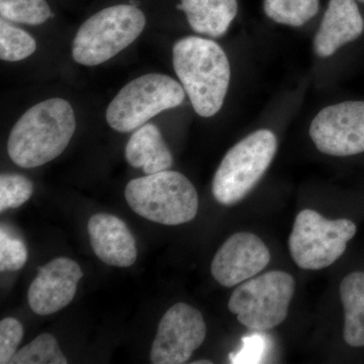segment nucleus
Segmentation results:
<instances>
[{
    "mask_svg": "<svg viewBox=\"0 0 364 364\" xmlns=\"http://www.w3.org/2000/svg\"><path fill=\"white\" fill-rule=\"evenodd\" d=\"M240 349L236 352H232L229 355L230 363L234 364L261 363L264 360L269 339L267 335L261 332L246 335L241 340Z\"/></svg>",
    "mask_w": 364,
    "mask_h": 364,
    "instance_id": "24",
    "label": "nucleus"
},
{
    "mask_svg": "<svg viewBox=\"0 0 364 364\" xmlns=\"http://www.w3.org/2000/svg\"><path fill=\"white\" fill-rule=\"evenodd\" d=\"M33 182L20 174H1L0 176V210L21 207L33 195Z\"/></svg>",
    "mask_w": 364,
    "mask_h": 364,
    "instance_id": "22",
    "label": "nucleus"
},
{
    "mask_svg": "<svg viewBox=\"0 0 364 364\" xmlns=\"http://www.w3.org/2000/svg\"><path fill=\"white\" fill-rule=\"evenodd\" d=\"M176 7L193 32L212 38L224 36L238 13L237 0H181Z\"/></svg>",
    "mask_w": 364,
    "mask_h": 364,
    "instance_id": "16",
    "label": "nucleus"
},
{
    "mask_svg": "<svg viewBox=\"0 0 364 364\" xmlns=\"http://www.w3.org/2000/svg\"><path fill=\"white\" fill-rule=\"evenodd\" d=\"M124 156L131 166L143 168L146 174L168 170L173 163L161 132L153 124L136 129L127 144Z\"/></svg>",
    "mask_w": 364,
    "mask_h": 364,
    "instance_id": "15",
    "label": "nucleus"
},
{
    "mask_svg": "<svg viewBox=\"0 0 364 364\" xmlns=\"http://www.w3.org/2000/svg\"><path fill=\"white\" fill-rule=\"evenodd\" d=\"M68 363L51 334H41L16 352L11 364H66Z\"/></svg>",
    "mask_w": 364,
    "mask_h": 364,
    "instance_id": "21",
    "label": "nucleus"
},
{
    "mask_svg": "<svg viewBox=\"0 0 364 364\" xmlns=\"http://www.w3.org/2000/svg\"><path fill=\"white\" fill-rule=\"evenodd\" d=\"M195 364H203V363H205V364H212V361H208V360H203V361H196V363H193Z\"/></svg>",
    "mask_w": 364,
    "mask_h": 364,
    "instance_id": "26",
    "label": "nucleus"
},
{
    "mask_svg": "<svg viewBox=\"0 0 364 364\" xmlns=\"http://www.w3.org/2000/svg\"><path fill=\"white\" fill-rule=\"evenodd\" d=\"M269 261V250L259 237L240 232L230 237L215 253L212 274L221 286L232 287L252 279Z\"/></svg>",
    "mask_w": 364,
    "mask_h": 364,
    "instance_id": "11",
    "label": "nucleus"
},
{
    "mask_svg": "<svg viewBox=\"0 0 364 364\" xmlns=\"http://www.w3.org/2000/svg\"><path fill=\"white\" fill-rule=\"evenodd\" d=\"M28 250L26 244L9 228L2 225L0 230V270L16 272L26 264Z\"/></svg>",
    "mask_w": 364,
    "mask_h": 364,
    "instance_id": "23",
    "label": "nucleus"
},
{
    "mask_svg": "<svg viewBox=\"0 0 364 364\" xmlns=\"http://www.w3.org/2000/svg\"><path fill=\"white\" fill-rule=\"evenodd\" d=\"M83 272L75 261L58 257L40 268L28 291L30 308L37 315H51L71 303Z\"/></svg>",
    "mask_w": 364,
    "mask_h": 364,
    "instance_id": "12",
    "label": "nucleus"
},
{
    "mask_svg": "<svg viewBox=\"0 0 364 364\" xmlns=\"http://www.w3.org/2000/svg\"><path fill=\"white\" fill-rule=\"evenodd\" d=\"M358 1L363 2L364 4V0H358Z\"/></svg>",
    "mask_w": 364,
    "mask_h": 364,
    "instance_id": "27",
    "label": "nucleus"
},
{
    "mask_svg": "<svg viewBox=\"0 0 364 364\" xmlns=\"http://www.w3.org/2000/svg\"><path fill=\"white\" fill-rule=\"evenodd\" d=\"M207 336V326L200 311L188 304L172 306L163 316L152 349L151 363H188Z\"/></svg>",
    "mask_w": 364,
    "mask_h": 364,
    "instance_id": "10",
    "label": "nucleus"
},
{
    "mask_svg": "<svg viewBox=\"0 0 364 364\" xmlns=\"http://www.w3.org/2000/svg\"><path fill=\"white\" fill-rule=\"evenodd\" d=\"M186 90L165 74L150 73L124 86L107 109V124L119 133L142 127L152 117L184 102Z\"/></svg>",
    "mask_w": 364,
    "mask_h": 364,
    "instance_id": "6",
    "label": "nucleus"
},
{
    "mask_svg": "<svg viewBox=\"0 0 364 364\" xmlns=\"http://www.w3.org/2000/svg\"><path fill=\"white\" fill-rule=\"evenodd\" d=\"M277 150V139L270 130H258L233 146L223 158L213 181L218 203L240 202L264 176Z\"/></svg>",
    "mask_w": 364,
    "mask_h": 364,
    "instance_id": "5",
    "label": "nucleus"
},
{
    "mask_svg": "<svg viewBox=\"0 0 364 364\" xmlns=\"http://www.w3.org/2000/svg\"><path fill=\"white\" fill-rule=\"evenodd\" d=\"M23 336V328L18 320L6 318L0 322V363H11Z\"/></svg>",
    "mask_w": 364,
    "mask_h": 364,
    "instance_id": "25",
    "label": "nucleus"
},
{
    "mask_svg": "<svg viewBox=\"0 0 364 364\" xmlns=\"http://www.w3.org/2000/svg\"><path fill=\"white\" fill-rule=\"evenodd\" d=\"M356 231L358 228L350 220H327L315 210H304L294 221L289 252L301 269H323L343 255Z\"/></svg>",
    "mask_w": 364,
    "mask_h": 364,
    "instance_id": "7",
    "label": "nucleus"
},
{
    "mask_svg": "<svg viewBox=\"0 0 364 364\" xmlns=\"http://www.w3.org/2000/svg\"><path fill=\"white\" fill-rule=\"evenodd\" d=\"M173 67L198 116L217 114L224 105L231 67L221 46L205 38L186 37L173 46Z\"/></svg>",
    "mask_w": 364,
    "mask_h": 364,
    "instance_id": "2",
    "label": "nucleus"
},
{
    "mask_svg": "<svg viewBox=\"0 0 364 364\" xmlns=\"http://www.w3.org/2000/svg\"><path fill=\"white\" fill-rule=\"evenodd\" d=\"M124 196L136 214L158 224L176 226L193 221L198 214L195 186L176 171L165 170L133 179Z\"/></svg>",
    "mask_w": 364,
    "mask_h": 364,
    "instance_id": "4",
    "label": "nucleus"
},
{
    "mask_svg": "<svg viewBox=\"0 0 364 364\" xmlns=\"http://www.w3.org/2000/svg\"><path fill=\"white\" fill-rule=\"evenodd\" d=\"M344 308V340L352 347L364 346V272H351L340 284Z\"/></svg>",
    "mask_w": 364,
    "mask_h": 364,
    "instance_id": "17",
    "label": "nucleus"
},
{
    "mask_svg": "<svg viewBox=\"0 0 364 364\" xmlns=\"http://www.w3.org/2000/svg\"><path fill=\"white\" fill-rule=\"evenodd\" d=\"M76 130L73 107L63 98H50L28 109L11 129L9 157L23 168H35L60 156Z\"/></svg>",
    "mask_w": 364,
    "mask_h": 364,
    "instance_id": "1",
    "label": "nucleus"
},
{
    "mask_svg": "<svg viewBox=\"0 0 364 364\" xmlns=\"http://www.w3.org/2000/svg\"><path fill=\"white\" fill-rule=\"evenodd\" d=\"M1 18L13 23L39 26L52 18L47 0H0Z\"/></svg>",
    "mask_w": 364,
    "mask_h": 364,
    "instance_id": "19",
    "label": "nucleus"
},
{
    "mask_svg": "<svg viewBox=\"0 0 364 364\" xmlns=\"http://www.w3.org/2000/svg\"><path fill=\"white\" fill-rule=\"evenodd\" d=\"M37 50V42L30 33L1 18L0 21V58L18 62L28 58Z\"/></svg>",
    "mask_w": 364,
    "mask_h": 364,
    "instance_id": "20",
    "label": "nucleus"
},
{
    "mask_svg": "<svg viewBox=\"0 0 364 364\" xmlns=\"http://www.w3.org/2000/svg\"><path fill=\"white\" fill-rule=\"evenodd\" d=\"M146 23L142 9L133 4L105 7L78 28L72 43V58L80 65H100L135 42Z\"/></svg>",
    "mask_w": 364,
    "mask_h": 364,
    "instance_id": "3",
    "label": "nucleus"
},
{
    "mask_svg": "<svg viewBox=\"0 0 364 364\" xmlns=\"http://www.w3.org/2000/svg\"><path fill=\"white\" fill-rule=\"evenodd\" d=\"M91 247L105 264L129 267L136 262V247L126 223L109 214H97L87 224Z\"/></svg>",
    "mask_w": 364,
    "mask_h": 364,
    "instance_id": "13",
    "label": "nucleus"
},
{
    "mask_svg": "<svg viewBox=\"0 0 364 364\" xmlns=\"http://www.w3.org/2000/svg\"><path fill=\"white\" fill-rule=\"evenodd\" d=\"M317 149L331 156L364 152V102H344L318 112L310 127Z\"/></svg>",
    "mask_w": 364,
    "mask_h": 364,
    "instance_id": "9",
    "label": "nucleus"
},
{
    "mask_svg": "<svg viewBox=\"0 0 364 364\" xmlns=\"http://www.w3.org/2000/svg\"><path fill=\"white\" fill-rule=\"evenodd\" d=\"M264 13L275 23L301 26L312 20L320 9V0H264Z\"/></svg>",
    "mask_w": 364,
    "mask_h": 364,
    "instance_id": "18",
    "label": "nucleus"
},
{
    "mask_svg": "<svg viewBox=\"0 0 364 364\" xmlns=\"http://www.w3.org/2000/svg\"><path fill=\"white\" fill-rule=\"evenodd\" d=\"M364 21L355 0H330L314 41L318 56H332L342 46L360 37Z\"/></svg>",
    "mask_w": 364,
    "mask_h": 364,
    "instance_id": "14",
    "label": "nucleus"
},
{
    "mask_svg": "<svg viewBox=\"0 0 364 364\" xmlns=\"http://www.w3.org/2000/svg\"><path fill=\"white\" fill-rule=\"evenodd\" d=\"M294 279L284 272H269L237 287L229 310L239 322L256 331L272 329L286 320L294 293Z\"/></svg>",
    "mask_w": 364,
    "mask_h": 364,
    "instance_id": "8",
    "label": "nucleus"
}]
</instances>
